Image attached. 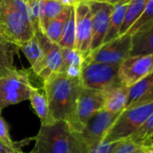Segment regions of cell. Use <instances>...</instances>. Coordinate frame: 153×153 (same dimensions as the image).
I'll return each mask as SVG.
<instances>
[{
  "label": "cell",
  "mask_w": 153,
  "mask_h": 153,
  "mask_svg": "<svg viewBox=\"0 0 153 153\" xmlns=\"http://www.w3.org/2000/svg\"><path fill=\"white\" fill-rule=\"evenodd\" d=\"M61 56H62V67L60 73H64L66 68L68 67H79L81 68L85 59L83 55L76 49H68L61 48Z\"/></svg>",
  "instance_id": "4316f807"
},
{
  "label": "cell",
  "mask_w": 153,
  "mask_h": 153,
  "mask_svg": "<svg viewBox=\"0 0 153 153\" xmlns=\"http://www.w3.org/2000/svg\"><path fill=\"white\" fill-rule=\"evenodd\" d=\"M42 51V60L36 75L44 81L49 76L57 72H60L62 67V56L61 48L51 42L42 31H36L34 33Z\"/></svg>",
  "instance_id": "7c38bea8"
},
{
  "label": "cell",
  "mask_w": 153,
  "mask_h": 153,
  "mask_svg": "<svg viewBox=\"0 0 153 153\" xmlns=\"http://www.w3.org/2000/svg\"><path fill=\"white\" fill-rule=\"evenodd\" d=\"M58 1L65 7H75L78 4V0H58Z\"/></svg>",
  "instance_id": "836d02e7"
},
{
  "label": "cell",
  "mask_w": 153,
  "mask_h": 153,
  "mask_svg": "<svg viewBox=\"0 0 153 153\" xmlns=\"http://www.w3.org/2000/svg\"><path fill=\"white\" fill-rule=\"evenodd\" d=\"M19 47L0 35V79L16 71L15 55Z\"/></svg>",
  "instance_id": "9a60e30c"
},
{
  "label": "cell",
  "mask_w": 153,
  "mask_h": 153,
  "mask_svg": "<svg viewBox=\"0 0 153 153\" xmlns=\"http://www.w3.org/2000/svg\"><path fill=\"white\" fill-rule=\"evenodd\" d=\"M122 1V0H107L106 1V3L108 4V5H111V6H115L116 4H118V3H120Z\"/></svg>",
  "instance_id": "d590c367"
},
{
  "label": "cell",
  "mask_w": 153,
  "mask_h": 153,
  "mask_svg": "<svg viewBox=\"0 0 153 153\" xmlns=\"http://www.w3.org/2000/svg\"><path fill=\"white\" fill-rule=\"evenodd\" d=\"M1 112L2 111H0V140H1L5 144H7L8 147L15 149H19L17 148L16 142H14L11 139L7 123L6 120L3 118Z\"/></svg>",
  "instance_id": "f546056e"
},
{
  "label": "cell",
  "mask_w": 153,
  "mask_h": 153,
  "mask_svg": "<svg viewBox=\"0 0 153 153\" xmlns=\"http://www.w3.org/2000/svg\"><path fill=\"white\" fill-rule=\"evenodd\" d=\"M92 16V41L90 52L99 48L105 40L107 33L110 16L113 6L107 3H98L91 1L88 3Z\"/></svg>",
  "instance_id": "4fadbf2b"
},
{
  "label": "cell",
  "mask_w": 153,
  "mask_h": 153,
  "mask_svg": "<svg viewBox=\"0 0 153 153\" xmlns=\"http://www.w3.org/2000/svg\"><path fill=\"white\" fill-rule=\"evenodd\" d=\"M153 25V0H148L140 16L126 33L131 36L143 32Z\"/></svg>",
  "instance_id": "7402d4cb"
},
{
  "label": "cell",
  "mask_w": 153,
  "mask_h": 153,
  "mask_svg": "<svg viewBox=\"0 0 153 153\" xmlns=\"http://www.w3.org/2000/svg\"><path fill=\"white\" fill-rule=\"evenodd\" d=\"M29 100L35 114L40 118L42 124H47L53 122L50 117L48 100L43 88H38L33 87Z\"/></svg>",
  "instance_id": "ac0fdd59"
},
{
  "label": "cell",
  "mask_w": 153,
  "mask_h": 153,
  "mask_svg": "<svg viewBox=\"0 0 153 153\" xmlns=\"http://www.w3.org/2000/svg\"><path fill=\"white\" fill-rule=\"evenodd\" d=\"M152 114L153 102L125 108L107 131L103 142L109 143L128 140Z\"/></svg>",
  "instance_id": "277c9868"
},
{
  "label": "cell",
  "mask_w": 153,
  "mask_h": 153,
  "mask_svg": "<svg viewBox=\"0 0 153 153\" xmlns=\"http://www.w3.org/2000/svg\"><path fill=\"white\" fill-rule=\"evenodd\" d=\"M120 65H108L85 59L80 71L79 80L83 88L106 92L123 85L118 76Z\"/></svg>",
  "instance_id": "5b68a950"
},
{
  "label": "cell",
  "mask_w": 153,
  "mask_h": 153,
  "mask_svg": "<svg viewBox=\"0 0 153 153\" xmlns=\"http://www.w3.org/2000/svg\"><path fill=\"white\" fill-rule=\"evenodd\" d=\"M0 35L18 47L34 36L24 0H0Z\"/></svg>",
  "instance_id": "3957f363"
},
{
  "label": "cell",
  "mask_w": 153,
  "mask_h": 153,
  "mask_svg": "<svg viewBox=\"0 0 153 153\" xmlns=\"http://www.w3.org/2000/svg\"><path fill=\"white\" fill-rule=\"evenodd\" d=\"M151 102H153V79H152V81H151V83H150L148 90L142 96V97L138 102H136L133 105H131L130 107H134V106L148 104V103H151ZM130 107H128V108H130Z\"/></svg>",
  "instance_id": "1f68e13d"
},
{
  "label": "cell",
  "mask_w": 153,
  "mask_h": 153,
  "mask_svg": "<svg viewBox=\"0 0 153 153\" xmlns=\"http://www.w3.org/2000/svg\"><path fill=\"white\" fill-rule=\"evenodd\" d=\"M65 6L58 0H42V14L41 20V31L42 32L46 25L60 15L65 9Z\"/></svg>",
  "instance_id": "cb8c5ba5"
},
{
  "label": "cell",
  "mask_w": 153,
  "mask_h": 153,
  "mask_svg": "<svg viewBox=\"0 0 153 153\" xmlns=\"http://www.w3.org/2000/svg\"><path fill=\"white\" fill-rule=\"evenodd\" d=\"M123 141V140H118L109 143H105L102 141L95 146H91V147L85 146L83 153H114L115 149L119 147V145Z\"/></svg>",
  "instance_id": "f1b7e54d"
},
{
  "label": "cell",
  "mask_w": 153,
  "mask_h": 153,
  "mask_svg": "<svg viewBox=\"0 0 153 153\" xmlns=\"http://www.w3.org/2000/svg\"><path fill=\"white\" fill-rule=\"evenodd\" d=\"M42 88L48 100L51 121H65L69 124L82 88L79 79H72L65 73H53L43 81Z\"/></svg>",
  "instance_id": "6da1fadb"
},
{
  "label": "cell",
  "mask_w": 153,
  "mask_h": 153,
  "mask_svg": "<svg viewBox=\"0 0 153 153\" xmlns=\"http://www.w3.org/2000/svg\"><path fill=\"white\" fill-rule=\"evenodd\" d=\"M153 73V54L130 56L123 60L118 69L120 82L130 88Z\"/></svg>",
  "instance_id": "9c48e42d"
},
{
  "label": "cell",
  "mask_w": 153,
  "mask_h": 153,
  "mask_svg": "<svg viewBox=\"0 0 153 153\" xmlns=\"http://www.w3.org/2000/svg\"><path fill=\"white\" fill-rule=\"evenodd\" d=\"M75 42H76V18H75V10L73 7L71 8L69 16L65 24L62 36L59 42V46L60 48L75 49Z\"/></svg>",
  "instance_id": "603a6c76"
},
{
  "label": "cell",
  "mask_w": 153,
  "mask_h": 153,
  "mask_svg": "<svg viewBox=\"0 0 153 153\" xmlns=\"http://www.w3.org/2000/svg\"><path fill=\"white\" fill-rule=\"evenodd\" d=\"M0 153H25L20 149H15L10 147H8L7 144H5L1 140H0Z\"/></svg>",
  "instance_id": "d6a6232c"
},
{
  "label": "cell",
  "mask_w": 153,
  "mask_h": 153,
  "mask_svg": "<svg viewBox=\"0 0 153 153\" xmlns=\"http://www.w3.org/2000/svg\"><path fill=\"white\" fill-rule=\"evenodd\" d=\"M153 138V114L141 124V126L128 139L131 141L139 144L145 145L149 142Z\"/></svg>",
  "instance_id": "484cf974"
},
{
  "label": "cell",
  "mask_w": 153,
  "mask_h": 153,
  "mask_svg": "<svg viewBox=\"0 0 153 153\" xmlns=\"http://www.w3.org/2000/svg\"><path fill=\"white\" fill-rule=\"evenodd\" d=\"M91 1H93V0H78L79 3H89Z\"/></svg>",
  "instance_id": "8d00e7d4"
},
{
  "label": "cell",
  "mask_w": 153,
  "mask_h": 153,
  "mask_svg": "<svg viewBox=\"0 0 153 153\" xmlns=\"http://www.w3.org/2000/svg\"><path fill=\"white\" fill-rule=\"evenodd\" d=\"M76 18L75 49L79 51L84 59L90 53L92 41V16L88 3H78L74 7Z\"/></svg>",
  "instance_id": "8fae6325"
},
{
  "label": "cell",
  "mask_w": 153,
  "mask_h": 153,
  "mask_svg": "<svg viewBox=\"0 0 153 153\" xmlns=\"http://www.w3.org/2000/svg\"><path fill=\"white\" fill-rule=\"evenodd\" d=\"M144 149L145 145H139L130 140H125L119 145L114 153H140L143 151Z\"/></svg>",
  "instance_id": "4dcf8cb0"
},
{
  "label": "cell",
  "mask_w": 153,
  "mask_h": 153,
  "mask_svg": "<svg viewBox=\"0 0 153 153\" xmlns=\"http://www.w3.org/2000/svg\"><path fill=\"white\" fill-rule=\"evenodd\" d=\"M72 7H66L60 15H59L57 17L50 21L44 27L42 33L51 42L59 45V42L62 36L65 24L69 16Z\"/></svg>",
  "instance_id": "d6986e66"
},
{
  "label": "cell",
  "mask_w": 153,
  "mask_h": 153,
  "mask_svg": "<svg viewBox=\"0 0 153 153\" xmlns=\"http://www.w3.org/2000/svg\"><path fill=\"white\" fill-rule=\"evenodd\" d=\"M152 79H153V73L147 76L146 78L142 79L141 80L135 83L131 87L128 88V101H127L126 108L133 105L136 102H138L142 97V96L148 90L152 81Z\"/></svg>",
  "instance_id": "d4e9b609"
},
{
  "label": "cell",
  "mask_w": 153,
  "mask_h": 153,
  "mask_svg": "<svg viewBox=\"0 0 153 153\" xmlns=\"http://www.w3.org/2000/svg\"><path fill=\"white\" fill-rule=\"evenodd\" d=\"M145 150H146V146H145V149H144V150H143V151H141V152H140V153H145Z\"/></svg>",
  "instance_id": "f35d334b"
},
{
  "label": "cell",
  "mask_w": 153,
  "mask_h": 153,
  "mask_svg": "<svg viewBox=\"0 0 153 153\" xmlns=\"http://www.w3.org/2000/svg\"><path fill=\"white\" fill-rule=\"evenodd\" d=\"M147 1L148 0H131L126 9L124 20L120 30L119 36L125 34L128 30L133 25V24L138 20L145 8Z\"/></svg>",
  "instance_id": "44dd1931"
},
{
  "label": "cell",
  "mask_w": 153,
  "mask_h": 153,
  "mask_svg": "<svg viewBox=\"0 0 153 153\" xmlns=\"http://www.w3.org/2000/svg\"><path fill=\"white\" fill-rule=\"evenodd\" d=\"M131 0H122V1L115 6L113 7V10L110 16V20H109V25L107 29L106 35L105 37L104 42H108L117 37H119L120 30L122 28L123 20H124V16L126 13L127 7Z\"/></svg>",
  "instance_id": "2e32d148"
},
{
  "label": "cell",
  "mask_w": 153,
  "mask_h": 153,
  "mask_svg": "<svg viewBox=\"0 0 153 153\" xmlns=\"http://www.w3.org/2000/svg\"><path fill=\"white\" fill-rule=\"evenodd\" d=\"M28 10L30 20L32 25L34 29V33L36 31H41V20L42 14V0H28L25 2Z\"/></svg>",
  "instance_id": "83f0119b"
},
{
  "label": "cell",
  "mask_w": 153,
  "mask_h": 153,
  "mask_svg": "<svg viewBox=\"0 0 153 153\" xmlns=\"http://www.w3.org/2000/svg\"><path fill=\"white\" fill-rule=\"evenodd\" d=\"M149 142H151V143H153V138H152V140H150Z\"/></svg>",
  "instance_id": "ab89813d"
},
{
  "label": "cell",
  "mask_w": 153,
  "mask_h": 153,
  "mask_svg": "<svg viewBox=\"0 0 153 153\" xmlns=\"http://www.w3.org/2000/svg\"><path fill=\"white\" fill-rule=\"evenodd\" d=\"M128 88L123 85L114 87L105 92L103 109L112 113H121L127 106Z\"/></svg>",
  "instance_id": "5bb4252c"
},
{
  "label": "cell",
  "mask_w": 153,
  "mask_h": 153,
  "mask_svg": "<svg viewBox=\"0 0 153 153\" xmlns=\"http://www.w3.org/2000/svg\"><path fill=\"white\" fill-rule=\"evenodd\" d=\"M95 2H98V3H106L107 0H93Z\"/></svg>",
  "instance_id": "74e56055"
},
{
  "label": "cell",
  "mask_w": 153,
  "mask_h": 153,
  "mask_svg": "<svg viewBox=\"0 0 153 153\" xmlns=\"http://www.w3.org/2000/svg\"><path fill=\"white\" fill-rule=\"evenodd\" d=\"M104 102L105 92L82 87L76 98L73 119L68 124L71 131L79 133L88 121L97 113L103 110Z\"/></svg>",
  "instance_id": "52a82bcc"
},
{
  "label": "cell",
  "mask_w": 153,
  "mask_h": 153,
  "mask_svg": "<svg viewBox=\"0 0 153 153\" xmlns=\"http://www.w3.org/2000/svg\"><path fill=\"white\" fill-rule=\"evenodd\" d=\"M121 113H112L101 110L97 113L86 124L84 129L76 133L81 141L88 147L95 146L103 141L109 129Z\"/></svg>",
  "instance_id": "30bf717a"
},
{
  "label": "cell",
  "mask_w": 153,
  "mask_h": 153,
  "mask_svg": "<svg viewBox=\"0 0 153 153\" xmlns=\"http://www.w3.org/2000/svg\"><path fill=\"white\" fill-rule=\"evenodd\" d=\"M131 36L123 34L108 42L103 43L99 48L90 52L87 59L108 65H120L131 55Z\"/></svg>",
  "instance_id": "ba28073f"
},
{
  "label": "cell",
  "mask_w": 153,
  "mask_h": 153,
  "mask_svg": "<svg viewBox=\"0 0 153 153\" xmlns=\"http://www.w3.org/2000/svg\"><path fill=\"white\" fill-rule=\"evenodd\" d=\"M19 49L23 51L27 60L29 61L33 71L36 74L40 68L43 57L42 48L36 37L33 36L31 40L21 44L19 46Z\"/></svg>",
  "instance_id": "ffe728a7"
},
{
  "label": "cell",
  "mask_w": 153,
  "mask_h": 153,
  "mask_svg": "<svg viewBox=\"0 0 153 153\" xmlns=\"http://www.w3.org/2000/svg\"><path fill=\"white\" fill-rule=\"evenodd\" d=\"M145 146H146L145 153H153V143L148 142L147 144H145Z\"/></svg>",
  "instance_id": "e575fe53"
},
{
  "label": "cell",
  "mask_w": 153,
  "mask_h": 153,
  "mask_svg": "<svg viewBox=\"0 0 153 153\" xmlns=\"http://www.w3.org/2000/svg\"><path fill=\"white\" fill-rule=\"evenodd\" d=\"M24 1H25V2H26V1H28V0H24Z\"/></svg>",
  "instance_id": "60d3db41"
},
{
  "label": "cell",
  "mask_w": 153,
  "mask_h": 153,
  "mask_svg": "<svg viewBox=\"0 0 153 153\" xmlns=\"http://www.w3.org/2000/svg\"><path fill=\"white\" fill-rule=\"evenodd\" d=\"M29 153H83L85 144L65 121L42 124Z\"/></svg>",
  "instance_id": "7a4b0ae2"
},
{
  "label": "cell",
  "mask_w": 153,
  "mask_h": 153,
  "mask_svg": "<svg viewBox=\"0 0 153 153\" xmlns=\"http://www.w3.org/2000/svg\"><path fill=\"white\" fill-rule=\"evenodd\" d=\"M32 85L28 73L16 69L10 75L0 79V111L4 108L29 100Z\"/></svg>",
  "instance_id": "8992f818"
},
{
  "label": "cell",
  "mask_w": 153,
  "mask_h": 153,
  "mask_svg": "<svg viewBox=\"0 0 153 153\" xmlns=\"http://www.w3.org/2000/svg\"><path fill=\"white\" fill-rule=\"evenodd\" d=\"M153 54V25L143 32L131 35L130 56Z\"/></svg>",
  "instance_id": "e0dca14e"
}]
</instances>
